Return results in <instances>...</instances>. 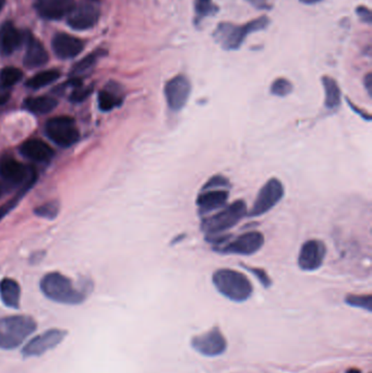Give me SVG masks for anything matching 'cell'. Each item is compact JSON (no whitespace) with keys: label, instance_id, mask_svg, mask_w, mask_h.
<instances>
[{"label":"cell","instance_id":"60d3db41","mask_svg":"<svg viewBox=\"0 0 372 373\" xmlns=\"http://www.w3.org/2000/svg\"><path fill=\"white\" fill-rule=\"evenodd\" d=\"M346 373H362L358 369H350Z\"/></svg>","mask_w":372,"mask_h":373},{"label":"cell","instance_id":"7a4b0ae2","mask_svg":"<svg viewBox=\"0 0 372 373\" xmlns=\"http://www.w3.org/2000/svg\"><path fill=\"white\" fill-rule=\"evenodd\" d=\"M40 291L50 300L65 305H77L85 296L73 286L71 280L60 273H48L40 281Z\"/></svg>","mask_w":372,"mask_h":373},{"label":"cell","instance_id":"5bb4252c","mask_svg":"<svg viewBox=\"0 0 372 373\" xmlns=\"http://www.w3.org/2000/svg\"><path fill=\"white\" fill-rule=\"evenodd\" d=\"M66 332L58 328H52L46 330L44 333L36 336L23 347L22 353L25 357H33V356H42L43 353H47L50 349H55L58 344L63 342L66 336Z\"/></svg>","mask_w":372,"mask_h":373},{"label":"cell","instance_id":"4fadbf2b","mask_svg":"<svg viewBox=\"0 0 372 373\" xmlns=\"http://www.w3.org/2000/svg\"><path fill=\"white\" fill-rule=\"evenodd\" d=\"M327 256V247L318 239L306 241L300 248L298 266L302 271L313 272L321 268Z\"/></svg>","mask_w":372,"mask_h":373},{"label":"cell","instance_id":"e575fe53","mask_svg":"<svg viewBox=\"0 0 372 373\" xmlns=\"http://www.w3.org/2000/svg\"><path fill=\"white\" fill-rule=\"evenodd\" d=\"M357 13L358 15H359V18L362 19L364 22L368 23V24H371V13H370L368 8H358Z\"/></svg>","mask_w":372,"mask_h":373},{"label":"cell","instance_id":"30bf717a","mask_svg":"<svg viewBox=\"0 0 372 373\" xmlns=\"http://www.w3.org/2000/svg\"><path fill=\"white\" fill-rule=\"evenodd\" d=\"M38 176L33 166H27L11 156H5L0 160V177L11 187H22L31 178Z\"/></svg>","mask_w":372,"mask_h":373},{"label":"cell","instance_id":"277c9868","mask_svg":"<svg viewBox=\"0 0 372 373\" xmlns=\"http://www.w3.org/2000/svg\"><path fill=\"white\" fill-rule=\"evenodd\" d=\"M247 213V204L245 201H235L218 213L203 220L201 228L207 234V239L218 237L220 234L237 225Z\"/></svg>","mask_w":372,"mask_h":373},{"label":"cell","instance_id":"d6986e66","mask_svg":"<svg viewBox=\"0 0 372 373\" xmlns=\"http://www.w3.org/2000/svg\"><path fill=\"white\" fill-rule=\"evenodd\" d=\"M230 192L225 189H204L198 196L197 206L201 214L211 213L213 211L225 206Z\"/></svg>","mask_w":372,"mask_h":373},{"label":"cell","instance_id":"7402d4cb","mask_svg":"<svg viewBox=\"0 0 372 373\" xmlns=\"http://www.w3.org/2000/svg\"><path fill=\"white\" fill-rule=\"evenodd\" d=\"M58 102L50 96H38V98H29L24 100L25 109L36 115H45L53 112L57 107Z\"/></svg>","mask_w":372,"mask_h":373},{"label":"cell","instance_id":"9a60e30c","mask_svg":"<svg viewBox=\"0 0 372 373\" xmlns=\"http://www.w3.org/2000/svg\"><path fill=\"white\" fill-rule=\"evenodd\" d=\"M54 53L60 59H73L84 50V42L67 33H57L52 40Z\"/></svg>","mask_w":372,"mask_h":373},{"label":"cell","instance_id":"5b68a950","mask_svg":"<svg viewBox=\"0 0 372 373\" xmlns=\"http://www.w3.org/2000/svg\"><path fill=\"white\" fill-rule=\"evenodd\" d=\"M269 24L267 17L251 21L246 25H234L230 23H221L216 31H214V38L223 48L228 50H238L242 42L250 33L263 30Z\"/></svg>","mask_w":372,"mask_h":373},{"label":"cell","instance_id":"b9f144b4","mask_svg":"<svg viewBox=\"0 0 372 373\" xmlns=\"http://www.w3.org/2000/svg\"><path fill=\"white\" fill-rule=\"evenodd\" d=\"M0 195H1V187H0Z\"/></svg>","mask_w":372,"mask_h":373},{"label":"cell","instance_id":"ac0fdd59","mask_svg":"<svg viewBox=\"0 0 372 373\" xmlns=\"http://www.w3.org/2000/svg\"><path fill=\"white\" fill-rule=\"evenodd\" d=\"M75 6V0H38L36 10L43 19L57 21L67 18Z\"/></svg>","mask_w":372,"mask_h":373},{"label":"cell","instance_id":"ffe728a7","mask_svg":"<svg viewBox=\"0 0 372 373\" xmlns=\"http://www.w3.org/2000/svg\"><path fill=\"white\" fill-rule=\"evenodd\" d=\"M20 153L33 162L45 163L53 158L54 150L47 143L40 139H30L22 143V146H20Z\"/></svg>","mask_w":372,"mask_h":373},{"label":"cell","instance_id":"484cf974","mask_svg":"<svg viewBox=\"0 0 372 373\" xmlns=\"http://www.w3.org/2000/svg\"><path fill=\"white\" fill-rule=\"evenodd\" d=\"M38 181V176L31 178L30 181H27L22 187L19 188L18 193L13 197V199L6 202L3 206H0V220H3L8 214L10 213L11 211L18 206L19 202L22 200L23 197L31 190L33 185H36Z\"/></svg>","mask_w":372,"mask_h":373},{"label":"cell","instance_id":"f35d334b","mask_svg":"<svg viewBox=\"0 0 372 373\" xmlns=\"http://www.w3.org/2000/svg\"><path fill=\"white\" fill-rule=\"evenodd\" d=\"M302 3H306V5H313V3H319V1H322V0H299Z\"/></svg>","mask_w":372,"mask_h":373},{"label":"cell","instance_id":"836d02e7","mask_svg":"<svg viewBox=\"0 0 372 373\" xmlns=\"http://www.w3.org/2000/svg\"><path fill=\"white\" fill-rule=\"evenodd\" d=\"M247 270L249 271V272H251V273H253V275H255V277L259 280V282L262 284L263 287L269 288L271 285H272V281H271V278L269 277V275L265 273L262 268H248Z\"/></svg>","mask_w":372,"mask_h":373},{"label":"cell","instance_id":"ba28073f","mask_svg":"<svg viewBox=\"0 0 372 373\" xmlns=\"http://www.w3.org/2000/svg\"><path fill=\"white\" fill-rule=\"evenodd\" d=\"M265 245V236L260 231H248L237 237L235 241H225V243L214 245V250L223 254L253 256Z\"/></svg>","mask_w":372,"mask_h":373},{"label":"cell","instance_id":"6da1fadb","mask_svg":"<svg viewBox=\"0 0 372 373\" xmlns=\"http://www.w3.org/2000/svg\"><path fill=\"white\" fill-rule=\"evenodd\" d=\"M213 284L221 295L235 303H244L253 295V284L245 274L230 268H221L213 274Z\"/></svg>","mask_w":372,"mask_h":373},{"label":"cell","instance_id":"3957f363","mask_svg":"<svg viewBox=\"0 0 372 373\" xmlns=\"http://www.w3.org/2000/svg\"><path fill=\"white\" fill-rule=\"evenodd\" d=\"M36 322L31 317L11 316L0 319V349H15L34 333Z\"/></svg>","mask_w":372,"mask_h":373},{"label":"cell","instance_id":"d590c367","mask_svg":"<svg viewBox=\"0 0 372 373\" xmlns=\"http://www.w3.org/2000/svg\"><path fill=\"white\" fill-rule=\"evenodd\" d=\"M10 98V91L5 86H0V105L5 104Z\"/></svg>","mask_w":372,"mask_h":373},{"label":"cell","instance_id":"44dd1931","mask_svg":"<svg viewBox=\"0 0 372 373\" xmlns=\"http://www.w3.org/2000/svg\"><path fill=\"white\" fill-rule=\"evenodd\" d=\"M21 289L13 278H3L0 282V298L9 308L18 309L20 306Z\"/></svg>","mask_w":372,"mask_h":373},{"label":"cell","instance_id":"2e32d148","mask_svg":"<svg viewBox=\"0 0 372 373\" xmlns=\"http://www.w3.org/2000/svg\"><path fill=\"white\" fill-rule=\"evenodd\" d=\"M25 53L23 65L28 69L43 67L50 61V55L38 38H34L31 33L25 34Z\"/></svg>","mask_w":372,"mask_h":373},{"label":"cell","instance_id":"83f0119b","mask_svg":"<svg viewBox=\"0 0 372 373\" xmlns=\"http://www.w3.org/2000/svg\"><path fill=\"white\" fill-rule=\"evenodd\" d=\"M23 78V73L17 67H6L0 71V86L10 89L20 82Z\"/></svg>","mask_w":372,"mask_h":373},{"label":"cell","instance_id":"4316f807","mask_svg":"<svg viewBox=\"0 0 372 373\" xmlns=\"http://www.w3.org/2000/svg\"><path fill=\"white\" fill-rule=\"evenodd\" d=\"M105 55V50H94L90 55L85 56L80 61H77L73 69H71V75H77L85 71L90 70L91 68L94 67L95 63H98L102 56Z\"/></svg>","mask_w":372,"mask_h":373},{"label":"cell","instance_id":"9c48e42d","mask_svg":"<svg viewBox=\"0 0 372 373\" xmlns=\"http://www.w3.org/2000/svg\"><path fill=\"white\" fill-rule=\"evenodd\" d=\"M284 197V185L278 178L267 181L258 193L253 208L247 213L250 218H258L272 210Z\"/></svg>","mask_w":372,"mask_h":373},{"label":"cell","instance_id":"d6a6232c","mask_svg":"<svg viewBox=\"0 0 372 373\" xmlns=\"http://www.w3.org/2000/svg\"><path fill=\"white\" fill-rule=\"evenodd\" d=\"M93 92V86L89 88H83L82 86L79 88H75V91L71 93L70 100L73 103H81L85 98H88Z\"/></svg>","mask_w":372,"mask_h":373},{"label":"cell","instance_id":"8fae6325","mask_svg":"<svg viewBox=\"0 0 372 373\" xmlns=\"http://www.w3.org/2000/svg\"><path fill=\"white\" fill-rule=\"evenodd\" d=\"M193 349L207 357H218L226 351L228 341L218 326L211 328L201 335L195 336L191 341Z\"/></svg>","mask_w":372,"mask_h":373},{"label":"cell","instance_id":"8992f818","mask_svg":"<svg viewBox=\"0 0 372 373\" xmlns=\"http://www.w3.org/2000/svg\"><path fill=\"white\" fill-rule=\"evenodd\" d=\"M45 133L50 140L61 148H70L80 140V131L75 121L68 116H58L46 123Z\"/></svg>","mask_w":372,"mask_h":373},{"label":"cell","instance_id":"1f68e13d","mask_svg":"<svg viewBox=\"0 0 372 373\" xmlns=\"http://www.w3.org/2000/svg\"><path fill=\"white\" fill-rule=\"evenodd\" d=\"M230 181L226 178L222 177V176H214L203 185L202 190L204 189L230 188Z\"/></svg>","mask_w":372,"mask_h":373},{"label":"cell","instance_id":"e0dca14e","mask_svg":"<svg viewBox=\"0 0 372 373\" xmlns=\"http://www.w3.org/2000/svg\"><path fill=\"white\" fill-rule=\"evenodd\" d=\"M25 34L15 28L10 21H6L0 26V54L8 57L15 54L24 44Z\"/></svg>","mask_w":372,"mask_h":373},{"label":"cell","instance_id":"f546056e","mask_svg":"<svg viewBox=\"0 0 372 373\" xmlns=\"http://www.w3.org/2000/svg\"><path fill=\"white\" fill-rule=\"evenodd\" d=\"M292 92V84L288 79H276L271 86V93H272L273 96L284 98V96H290Z\"/></svg>","mask_w":372,"mask_h":373},{"label":"cell","instance_id":"f1b7e54d","mask_svg":"<svg viewBox=\"0 0 372 373\" xmlns=\"http://www.w3.org/2000/svg\"><path fill=\"white\" fill-rule=\"evenodd\" d=\"M345 303H348V306L354 307V308L364 309L368 312L372 311L371 295H348L345 298Z\"/></svg>","mask_w":372,"mask_h":373},{"label":"cell","instance_id":"7c38bea8","mask_svg":"<svg viewBox=\"0 0 372 373\" xmlns=\"http://www.w3.org/2000/svg\"><path fill=\"white\" fill-rule=\"evenodd\" d=\"M165 98L172 112H179L185 107L191 93L189 79L184 75H176L165 86Z\"/></svg>","mask_w":372,"mask_h":373},{"label":"cell","instance_id":"4dcf8cb0","mask_svg":"<svg viewBox=\"0 0 372 373\" xmlns=\"http://www.w3.org/2000/svg\"><path fill=\"white\" fill-rule=\"evenodd\" d=\"M59 212V206L57 202H48L43 206H38L34 210V214L40 218H47V220H54L58 215Z\"/></svg>","mask_w":372,"mask_h":373},{"label":"cell","instance_id":"ab89813d","mask_svg":"<svg viewBox=\"0 0 372 373\" xmlns=\"http://www.w3.org/2000/svg\"><path fill=\"white\" fill-rule=\"evenodd\" d=\"M6 5V0H0V13L3 11V7Z\"/></svg>","mask_w":372,"mask_h":373},{"label":"cell","instance_id":"52a82bcc","mask_svg":"<svg viewBox=\"0 0 372 373\" xmlns=\"http://www.w3.org/2000/svg\"><path fill=\"white\" fill-rule=\"evenodd\" d=\"M102 6L100 0H82L75 3L67 17V23L75 31H87L94 28L100 20Z\"/></svg>","mask_w":372,"mask_h":373},{"label":"cell","instance_id":"cb8c5ba5","mask_svg":"<svg viewBox=\"0 0 372 373\" xmlns=\"http://www.w3.org/2000/svg\"><path fill=\"white\" fill-rule=\"evenodd\" d=\"M123 96L119 91L114 89H105L98 93V107L102 112H110L115 107L121 105Z\"/></svg>","mask_w":372,"mask_h":373},{"label":"cell","instance_id":"8d00e7d4","mask_svg":"<svg viewBox=\"0 0 372 373\" xmlns=\"http://www.w3.org/2000/svg\"><path fill=\"white\" fill-rule=\"evenodd\" d=\"M365 86H366V89H367L368 94H369L370 98H371V96H372V78H371V75H370V73H368V75H366Z\"/></svg>","mask_w":372,"mask_h":373},{"label":"cell","instance_id":"d4e9b609","mask_svg":"<svg viewBox=\"0 0 372 373\" xmlns=\"http://www.w3.org/2000/svg\"><path fill=\"white\" fill-rule=\"evenodd\" d=\"M60 78V71L57 69H50V70L40 71L33 75L32 78L29 79L25 83V86L32 90H38L44 86H50L52 83L57 81Z\"/></svg>","mask_w":372,"mask_h":373},{"label":"cell","instance_id":"74e56055","mask_svg":"<svg viewBox=\"0 0 372 373\" xmlns=\"http://www.w3.org/2000/svg\"><path fill=\"white\" fill-rule=\"evenodd\" d=\"M247 1L258 8L267 7V0H247Z\"/></svg>","mask_w":372,"mask_h":373},{"label":"cell","instance_id":"603a6c76","mask_svg":"<svg viewBox=\"0 0 372 373\" xmlns=\"http://www.w3.org/2000/svg\"><path fill=\"white\" fill-rule=\"evenodd\" d=\"M325 93V107L327 109H336L341 105V90L336 81L331 77L322 79Z\"/></svg>","mask_w":372,"mask_h":373}]
</instances>
